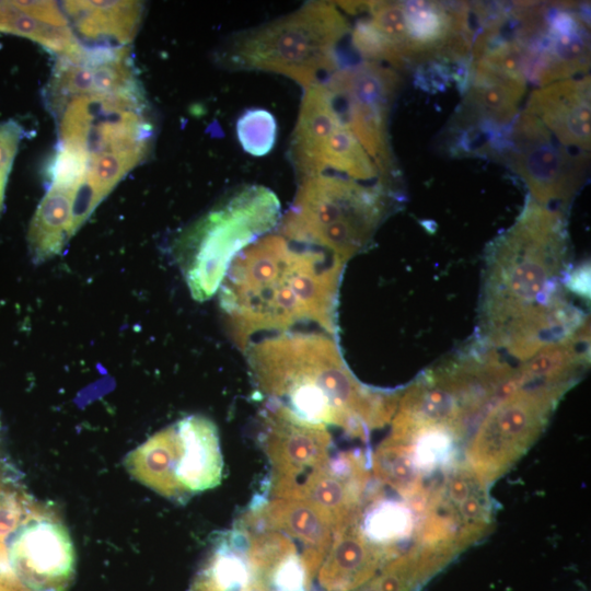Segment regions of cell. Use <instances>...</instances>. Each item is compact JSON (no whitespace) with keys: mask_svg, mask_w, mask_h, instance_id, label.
<instances>
[{"mask_svg":"<svg viewBox=\"0 0 591 591\" xmlns=\"http://www.w3.org/2000/svg\"><path fill=\"white\" fill-rule=\"evenodd\" d=\"M568 256L561 212L529 196L488 250L478 340L524 361L584 327L563 290Z\"/></svg>","mask_w":591,"mask_h":591,"instance_id":"cell-1","label":"cell"},{"mask_svg":"<svg viewBox=\"0 0 591 591\" xmlns=\"http://www.w3.org/2000/svg\"><path fill=\"white\" fill-rule=\"evenodd\" d=\"M345 263L270 232L239 253L218 290L225 328L243 352L256 339L314 325L337 337Z\"/></svg>","mask_w":591,"mask_h":591,"instance_id":"cell-2","label":"cell"},{"mask_svg":"<svg viewBox=\"0 0 591 591\" xmlns=\"http://www.w3.org/2000/svg\"><path fill=\"white\" fill-rule=\"evenodd\" d=\"M336 338L294 329L256 339L244 355L254 385L269 403L306 421L366 438L393 418L399 396L361 384Z\"/></svg>","mask_w":591,"mask_h":591,"instance_id":"cell-3","label":"cell"},{"mask_svg":"<svg viewBox=\"0 0 591 591\" xmlns=\"http://www.w3.org/2000/svg\"><path fill=\"white\" fill-rule=\"evenodd\" d=\"M350 26L337 5L310 1L296 11L232 35L218 54L230 70L285 76L304 90L338 66L337 47Z\"/></svg>","mask_w":591,"mask_h":591,"instance_id":"cell-4","label":"cell"},{"mask_svg":"<svg viewBox=\"0 0 591 591\" xmlns=\"http://www.w3.org/2000/svg\"><path fill=\"white\" fill-rule=\"evenodd\" d=\"M389 188L381 182L363 185L338 174L301 178L289 209L281 215L279 233L346 264L366 250L389 213Z\"/></svg>","mask_w":591,"mask_h":591,"instance_id":"cell-5","label":"cell"},{"mask_svg":"<svg viewBox=\"0 0 591 591\" xmlns=\"http://www.w3.org/2000/svg\"><path fill=\"white\" fill-rule=\"evenodd\" d=\"M281 215L273 190L246 185L222 198L182 232L174 253L192 297L199 302L212 298L234 257L274 232Z\"/></svg>","mask_w":591,"mask_h":591,"instance_id":"cell-6","label":"cell"},{"mask_svg":"<svg viewBox=\"0 0 591 591\" xmlns=\"http://www.w3.org/2000/svg\"><path fill=\"white\" fill-rule=\"evenodd\" d=\"M577 379L570 373L530 375L518 367L515 386L479 419L466 449V465L486 485L505 474L534 443Z\"/></svg>","mask_w":591,"mask_h":591,"instance_id":"cell-7","label":"cell"},{"mask_svg":"<svg viewBox=\"0 0 591 591\" xmlns=\"http://www.w3.org/2000/svg\"><path fill=\"white\" fill-rule=\"evenodd\" d=\"M59 144L100 154L151 152L154 124L143 90L73 97L55 116Z\"/></svg>","mask_w":591,"mask_h":591,"instance_id":"cell-8","label":"cell"},{"mask_svg":"<svg viewBox=\"0 0 591 591\" xmlns=\"http://www.w3.org/2000/svg\"><path fill=\"white\" fill-rule=\"evenodd\" d=\"M289 158L299 179L321 174L359 182L380 178L374 163L341 119L324 82L304 91Z\"/></svg>","mask_w":591,"mask_h":591,"instance_id":"cell-9","label":"cell"},{"mask_svg":"<svg viewBox=\"0 0 591 591\" xmlns=\"http://www.w3.org/2000/svg\"><path fill=\"white\" fill-rule=\"evenodd\" d=\"M323 82L341 119L374 163L381 181L389 185L394 161L387 119L399 77L383 63L362 61L339 67Z\"/></svg>","mask_w":591,"mask_h":591,"instance_id":"cell-10","label":"cell"},{"mask_svg":"<svg viewBox=\"0 0 591 591\" xmlns=\"http://www.w3.org/2000/svg\"><path fill=\"white\" fill-rule=\"evenodd\" d=\"M505 158L540 205L566 207L578 193L587 170L586 154L561 146L533 114L518 116Z\"/></svg>","mask_w":591,"mask_h":591,"instance_id":"cell-11","label":"cell"},{"mask_svg":"<svg viewBox=\"0 0 591 591\" xmlns=\"http://www.w3.org/2000/svg\"><path fill=\"white\" fill-rule=\"evenodd\" d=\"M260 441L270 464L271 498H293L306 476L331 457L327 427L306 421L278 404L268 403L265 408Z\"/></svg>","mask_w":591,"mask_h":591,"instance_id":"cell-12","label":"cell"},{"mask_svg":"<svg viewBox=\"0 0 591 591\" xmlns=\"http://www.w3.org/2000/svg\"><path fill=\"white\" fill-rule=\"evenodd\" d=\"M130 46H84L58 57L43 90L56 116L73 97L140 90Z\"/></svg>","mask_w":591,"mask_h":591,"instance_id":"cell-13","label":"cell"},{"mask_svg":"<svg viewBox=\"0 0 591 591\" xmlns=\"http://www.w3.org/2000/svg\"><path fill=\"white\" fill-rule=\"evenodd\" d=\"M18 531L8 551L16 576L33 591H67L76 573V554L57 514L48 508Z\"/></svg>","mask_w":591,"mask_h":591,"instance_id":"cell-14","label":"cell"},{"mask_svg":"<svg viewBox=\"0 0 591 591\" xmlns=\"http://www.w3.org/2000/svg\"><path fill=\"white\" fill-rule=\"evenodd\" d=\"M369 482L368 465L359 452L329 457L298 487L293 499H304L323 510L334 534L361 515L362 494Z\"/></svg>","mask_w":591,"mask_h":591,"instance_id":"cell-15","label":"cell"},{"mask_svg":"<svg viewBox=\"0 0 591 591\" xmlns=\"http://www.w3.org/2000/svg\"><path fill=\"white\" fill-rule=\"evenodd\" d=\"M239 522L278 530L299 541L303 545L301 558L311 580L334 538L328 515L304 499L256 498Z\"/></svg>","mask_w":591,"mask_h":591,"instance_id":"cell-16","label":"cell"},{"mask_svg":"<svg viewBox=\"0 0 591 591\" xmlns=\"http://www.w3.org/2000/svg\"><path fill=\"white\" fill-rule=\"evenodd\" d=\"M590 77L565 79L534 91L525 106L564 147L580 152L591 143Z\"/></svg>","mask_w":591,"mask_h":591,"instance_id":"cell-17","label":"cell"},{"mask_svg":"<svg viewBox=\"0 0 591 591\" xmlns=\"http://www.w3.org/2000/svg\"><path fill=\"white\" fill-rule=\"evenodd\" d=\"M589 32L572 12H556L531 46L528 78L541 86L568 79L589 68Z\"/></svg>","mask_w":591,"mask_h":591,"instance_id":"cell-18","label":"cell"},{"mask_svg":"<svg viewBox=\"0 0 591 591\" xmlns=\"http://www.w3.org/2000/svg\"><path fill=\"white\" fill-rule=\"evenodd\" d=\"M174 425L178 439L176 477L186 495L218 486L223 459L215 422L205 416L192 415Z\"/></svg>","mask_w":591,"mask_h":591,"instance_id":"cell-19","label":"cell"},{"mask_svg":"<svg viewBox=\"0 0 591 591\" xmlns=\"http://www.w3.org/2000/svg\"><path fill=\"white\" fill-rule=\"evenodd\" d=\"M384 553L362 532L359 519L334 534L317 578L325 591H354L372 579Z\"/></svg>","mask_w":591,"mask_h":591,"instance_id":"cell-20","label":"cell"},{"mask_svg":"<svg viewBox=\"0 0 591 591\" xmlns=\"http://www.w3.org/2000/svg\"><path fill=\"white\" fill-rule=\"evenodd\" d=\"M0 33L31 39L57 58L82 46L54 1H0Z\"/></svg>","mask_w":591,"mask_h":591,"instance_id":"cell-21","label":"cell"},{"mask_svg":"<svg viewBox=\"0 0 591 591\" xmlns=\"http://www.w3.org/2000/svg\"><path fill=\"white\" fill-rule=\"evenodd\" d=\"M60 7L78 39L94 46H129L144 14L139 1H63Z\"/></svg>","mask_w":591,"mask_h":591,"instance_id":"cell-22","label":"cell"},{"mask_svg":"<svg viewBox=\"0 0 591 591\" xmlns=\"http://www.w3.org/2000/svg\"><path fill=\"white\" fill-rule=\"evenodd\" d=\"M77 188L49 183L27 231L31 259L42 264L59 255L77 232L73 205Z\"/></svg>","mask_w":591,"mask_h":591,"instance_id":"cell-23","label":"cell"},{"mask_svg":"<svg viewBox=\"0 0 591 591\" xmlns=\"http://www.w3.org/2000/svg\"><path fill=\"white\" fill-rule=\"evenodd\" d=\"M178 439L175 425L151 436L125 459L127 471L159 495L182 501L188 496L176 477Z\"/></svg>","mask_w":591,"mask_h":591,"instance_id":"cell-24","label":"cell"},{"mask_svg":"<svg viewBox=\"0 0 591 591\" xmlns=\"http://www.w3.org/2000/svg\"><path fill=\"white\" fill-rule=\"evenodd\" d=\"M470 89L465 96V108L470 117L491 126L505 127L517 116L526 82L482 70L472 69Z\"/></svg>","mask_w":591,"mask_h":591,"instance_id":"cell-25","label":"cell"},{"mask_svg":"<svg viewBox=\"0 0 591 591\" xmlns=\"http://www.w3.org/2000/svg\"><path fill=\"white\" fill-rule=\"evenodd\" d=\"M403 5L415 57L449 44L453 35V19L447 7L432 1H406Z\"/></svg>","mask_w":591,"mask_h":591,"instance_id":"cell-26","label":"cell"},{"mask_svg":"<svg viewBox=\"0 0 591 591\" xmlns=\"http://www.w3.org/2000/svg\"><path fill=\"white\" fill-rule=\"evenodd\" d=\"M372 470L378 479L402 495L418 497L421 491V472L409 447L387 437L372 455Z\"/></svg>","mask_w":591,"mask_h":591,"instance_id":"cell-27","label":"cell"},{"mask_svg":"<svg viewBox=\"0 0 591 591\" xmlns=\"http://www.w3.org/2000/svg\"><path fill=\"white\" fill-rule=\"evenodd\" d=\"M408 508L395 501H375L366 512L362 532L385 555L386 560L398 556L395 544L412 529Z\"/></svg>","mask_w":591,"mask_h":591,"instance_id":"cell-28","label":"cell"},{"mask_svg":"<svg viewBox=\"0 0 591 591\" xmlns=\"http://www.w3.org/2000/svg\"><path fill=\"white\" fill-rule=\"evenodd\" d=\"M360 5L361 10L367 11L371 24L404 63L415 57L410 49L403 2L364 1Z\"/></svg>","mask_w":591,"mask_h":591,"instance_id":"cell-29","label":"cell"},{"mask_svg":"<svg viewBox=\"0 0 591 591\" xmlns=\"http://www.w3.org/2000/svg\"><path fill=\"white\" fill-rule=\"evenodd\" d=\"M236 134L244 151L253 155H265L275 144L277 124L266 109L246 111L236 123Z\"/></svg>","mask_w":591,"mask_h":591,"instance_id":"cell-30","label":"cell"},{"mask_svg":"<svg viewBox=\"0 0 591 591\" xmlns=\"http://www.w3.org/2000/svg\"><path fill=\"white\" fill-rule=\"evenodd\" d=\"M23 137V127L16 120L0 123V216L4 207L8 177Z\"/></svg>","mask_w":591,"mask_h":591,"instance_id":"cell-31","label":"cell"},{"mask_svg":"<svg viewBox=\"0 0 591 591\" xmlns=\"http://www.w3.org/2000/svg\"><path fill=\"white\" fill-rule=\"evenodd\" d=\"M0 591H33L12 570L0 577Z\"/></svg>","mask_w":591,"mask_h":591,"instance_id":"cell-32","label":"cell"},{"mask_svg":"<svg viewBox=\"0 0 591 591\" xmlns=\"http://www.w3.org/2000/svg\"><path fill=\"white\" fill-rule=\"evenodd\" d=\"M188 591H221L202 571L195 578Z\"/></svg>","mask_w":591,"mask_h":591,"instance_id":"cell-33","label":"cell"},{"mask_svg":"<svg viewBox=\"0 0 591 591\" xmlns=\"http://www.w3.org/2000/svg\"><path fill=\"white\" fill-rule=\"evenodd\" d=\"M12 482L13 477L11 476V471L7 470L3 462L0 460V494Z\"/></svg>","mask_w":591,"mask_h":591,"instance_id":"cell-34","label":"cell"}]
</instances>
